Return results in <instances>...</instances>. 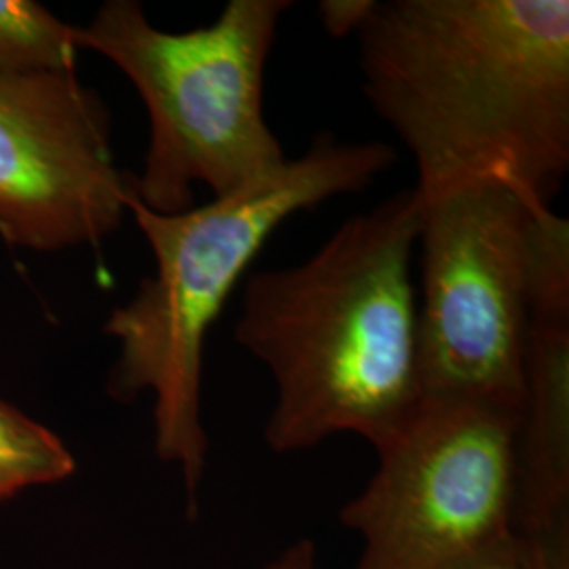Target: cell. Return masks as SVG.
Wrapping results in <instances>:
<instances>
[{
  "label": "cell",
  "mask_w": 569,
  "mask_h": 569,
  "mask_svg": "<svg viewBox=\"0 0 569 569\" xmlns=\"http://www.w3.org/2000/svg\"><path fill=\"white\" fill-rule=\"evenodd\" d=\"M357 34L420 197L500 180L550 207L569 171L568 0H376Z\"/></svg>",
  "instance_id": "obj_1"
},
{
  "label": "cell",
  "mask_w": 569,
  "mask_h": 569,
  "mask_svg": "<svg viewBox=\"0 0 569 569\" xmlns=\"http://www.w3.org/2000/svg\"><path fill=\"white\" fill-rule=\"evenodd\" d=\"M418 232L411 188L346 220L302 264L244 281L234 338L274 380L264 428L274 453L345 432L382 448L422 406Z\"/></svg>",
  "instance_id": "obj_2"
},
{
  "label": "cell",
  "mask_w": 569,
  "mask_h": 569,
  "mask_svg": "<svg viewBox=\"0 0 569 569\" xmlns=\"http://www.w3.org/2000/svg\"><path fill=\"white\" fill-rule=\"evenodd\" d=\"M395 159L387 142L319 133L302 157L274 173L182 213H154L127 188V213L140 226L157 270L103 326L121 346L108 390L121 401L146 390L154 395V449L182 468L192 505L209 448L201 422L209 329L284 220L363 192Z\"/></svg>",
  "instance_id": "obj_3"
},
{
  "label": "cell",
  "mask_w": 569,
  "mask_h": 569,
  "mask_svg": "<svg viewBox=\"0 0 569 569\" xmlns=\"http://www.w3.org/2000/svg\"><path fill=\"white\" fill-rule=\"evenodd\" d=\"M289 0H230L220 18L188 32L152 26L136 0H108L74 28L77 49L112 61L133 82L150 143L129 192L154 213L194 207L281 169L289 159L264 117V70Z\"/></svg>",
  "instance_id": "obj_4"
},
{
  "label": "cell",
  "mask_w": 569,
  "mask_h": 569,
  "mask_svg": "<svg viewBox=\"0 0 569 569\" xmlns=\"http://www.w3.org/2000/svg\"><path fill=\"white\" fill-rule=\"evenodd\" d=\"M418 199L422 403L521 413L531 234L536 216L547 207L500 180Z\"/></svg>",
  "instance_id": "obj_5"
},
{
  "label": "cell",
  "mask_w": 569,
  "mask_h": 569,
  "mask_svg": "<svg viewBox=\"0 0 569 569\" xmlns=\"http://www.w3.org/2000/svg\"><path fill=\"white\" fill-rule=\"evenodd\" d=\"M521 413L422 403L340 510L363 550L350 569H448L515 531Z\"/></svg>",
  "instance_id": "obj_6"
},
{
  "label": "cell",
  "mask_w": 569,
  "mask_h": 569,
  "mask_svg": "<svg viewBox=\"0 0 569 569\" xmlns=\"http://www.w3.org/2000/svg\"><path fill=\"white\" fill-rule=\"evenodd\" d=\"M102 98L66 72H0V234L58 251L102 241L127 213Z\"/></svg>",
  "instance_id": "obj_7"
},
{
  "label": "cell",
  "mask_w": 569,
  "mask_h": 569,
  "mask_svg": "<svg viewBox=\"0 0 569 569\" xmlns=\"http://www.w3.org/2000/svg\"><path fill=\"white\" fill-rule=\"evenodd\" d=\"M515 533L533 569H569V222L536 216Z\"/></svg>",
  "instance_id": "obj_8"
},
{
  "label": "cell",
  "mask_w": 569,
  "mask_h": 569,
  "mask_svg": "<svg viewBox=\"0 0 569 569\" xmlns=\"http://www.w3.org/2000/svg\"><path fill=\"white\" fill-rule=\"evenodd\" d=\"M74 28L39 2L0 0V72L74 70Z\"/></svg>",
  "instance_id": "obj_9"
},
{
  "label": "cell",
  "mask_w": 569,
  "mask_h": 569,
  "mask_svg": "<svg viewBox=\"0 0 569 569\" xmlns=\"http://www.w3.org/2000/svg\"><path fill=\"white\" fill-rule=\"evenodd\" d=\"M77 462L60 437L0 399V486L16 489L63 481Z\"/></svg>",
  "instance_id": "obj_10"
},
{
  "label": "cell",
  "mask_w": 569,
  "mask_h": 569,
  "mask_svg": "<svg viewBox=\"0 0 569 569\" xmlns=\"http://www.w3.org/2000/svg\"><path fill=\"white\" fill-rule=\"evenodd\" d=\"M448 569H533L526 542L510 531Z\"/></svg>",
  "instance_id": "obj_11"
},
{
  "label": "cell",
  "mask_w": 569,
  "mask_h": 569,
  "mask_svg": "<svg viewBox=\"0 0 569 569\" xmlns=\"http://www.w3.org/2000/svg\"><path fill=\"white\" fill-rule=\"evenodd\" d=\"M376 0H326L319 4L323 28L331 37L357 34L366 23Z\"/></svg>",
  "instance_id": "obj_12"
},
{
  "label": "cell",
  "mask_w": 569,
  "mask_h": 569,
  "mask_svg": "<svg viewBox=\"0 0 569 569\" xmlns=\"http://www.w3.org/2000/svg\"><path fill=\"white\" fill-rule=\"evenodd\" d=\"M266 569H317V549L312 540H298L283 550Z\"/></svg>",
  "instance_id": "obj_13"
},
{
  "label": "cell",
  "mask_w": 569,
  "mask_h": 569,
  "mask_svg": "<svg viewBox=\"0 0 569 569\" xmlns=\"http://www.w3.org/2000/svg\"><path fill=\"white\" fill-rule=\"evenodd\" d=\"M18 491L11 488H4V486H0V502H4V500H9V498H13Z\"/></svg>",
  "instance_id": "obj_14"
}]
</instances>
